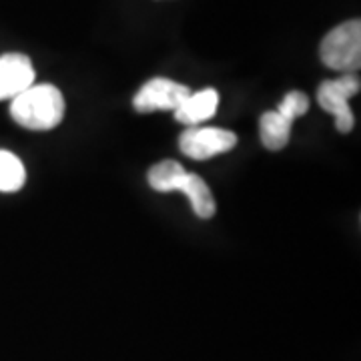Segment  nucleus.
<instances>
[{
    "instance_id": "nucleus-9",
    "label": "nucleus",
    "mask_w": 361,
    "mask_h": 361,
    "mask_svg": "<svg viewBox=\"0 0 361 361\" xmlns=\"http://www.w3.org/2000/svg\"><path fill=\"white\" fill-rule=\"evenodd\" d=\"M291 127H293V123L279 115L277 111L263 113L261 123H259V133H261L263 147L267 151H281L291 139Z\"/></svg>"
},
{
    "instance_id": "nucleus-1",
    "label": "nucleus",
    "mask_w": 361,
    "mask_h": 361,
    "mask_svg": "<svg viewBox=\"0 0 361 361\" xmlns=\"http://www.w3.org/2000/svg\"><path fill=\"white\" fill-rule=\"evenodd\" d=\"M65 97L52 85H32L11 103L14 123L28 130H51L65 116Z\"/></svg>"
},
{
    "instance_id": "nucleus-5",
    "label": "nucleus",
    "mask_w": 361,
    "mask_h": 361,
    "mask_svg": "<svg viewBox=\"0 0 361 361\" xmlns=\"http://www.w3.org/2000/svg\"><path fill=\"white\" fill-rule=\"evenodd\" d=\"M191 89L175 82L171 78H151L145 82L133 99V106L139 113H153V111H175L187 97Z\"/></svg>"
},
{
    "instance_id": "nucleus-7",
    "label": "nucleus",
    "mask_w": 361,
    "mask_h": 361,
    "mask_svg": "<svg viewBox=\"0 0 361 361\" xmlns=\"http://www.w3.org/2000/svg\"><path fill=\"white\" fill-rule=\"evenodd\" d=\"M217 106H219V92L215 89H203L199 92H191L173 113H175V121L195 127L215 116Z\"/></svg>"
},
{
    "instance_id": "nucleus-6",
    "label": "nucleus",
    "mask_w": 361,
    "mask_h": 361,
    "mask_svg": "<svg viewBox=\"0 0 361 361\" xmlns=\"http://www.w3.org/2000/svg\"><path fill=\"white\" fill-rule=\"evenodd\" d=\"M32 61L20 52H6L0 56V101L16 99L20 92L35 85Z\"/></svg>"
},
{
    "instance_id": "nucleus-4",
    "label": "nucleus",
    "mask_w": 361,
    "mask_h": 361,
    "mask_svg": "<svg viewBox=\"0 0 361 361\" xmlns=\"http://www.w3.org/2000/svg\"><path fill=\"white\" fill-rule=\"evenodd\" d=\"M235 145H237V135L217 127H201V129L191 127L179 139L183 155L193 161H207L211 157L229 153Z\"/></svg>"
},
{
    "instance_id": "nucleus-12",
    "label": "nucleus",
    "mask_w": 361,
    "mask_h": 361,
    "mask_svg": "<svg viewBox=\"0 0 361 361\" xmlns=\"http://www.w3.org/2000/svg\"><path fill=\"white\" fill-rule=\"evenodd\" d=\"M310 111V97L301 90H291L285 94V99L279 104L277 113L281 116H285L287 121H295L299 116H303Z\"/></svg>"
},
{
    "instance_id": "nucleus-10",
    "label": "nucleus",
    "mask_w": 361,
    "mask_h": 361,
    "mask_svg": "<svg viewBox=\"0 0 361 361\" xmlns=\"http://www.w3.org/2000/svg\"><path fill=\"white\" fill-rule=\"evenodd\" d=\"M185 167L177 161H161L149 169V185L159 193H173L179 189L180 179L185 177Z\"/></svg>"
},
{
    "instance_id": "nucleus-3",
    "label": "nucleus",
    "mask_w": 361,
    "mask_h": 361,
    "mask_svg": "<svg viewBox=\"0 0 361 361\" xmlns=\"http://www.w3.org/2000/svg\"><path fill=\"white\" fill-rule=\"evenodd\" d=\"M360 89V78L355 75H343L336 80H323L317 89V103L323 111L334 115L339 133H349L355 125L353 113L349 109V99L357 94Z\"/></svg>"
},
{
    "instance_id": "nucleus-2",
    "label": "nucleus",
    "mask_w": 361,
    "mask_h": 361,
    "mask_svg": "<svg viewBox=\"0 0 361 361\" xmlns=\"http://www.w3.org/2000/svg\"><path fill=\"white\" fill-rule=\"evenodd\" d=\"M319 56L327 68L353 75L361 65V23L348 20L329 30L322 40Z\"/></svg>"
},
{
    "instance_id": "nucleus-11",
    "label": "nucleus",
    "mask_w": 361,
    "mask_h": 361,
    "mask_svg": "<svg viewBox=\"0 0 361 361\" xmlns=\"http://www.w3.org/2000/svg\"><path fill=\"white\" fill-rule=\"evenodd\" d=\"M26 180V169L23 161L11 151L0 149V191L16 193L23 189Z\"/></svg>"
},
{
    "instance_id": "nucleus-8",
    "label": "nucleus",
    "mask_w": 361,
    "mask_h": 361,
    "mask_svg": "<svg viewBox=\"0 0 361 361\" xmlns=\"http://www.w3.org/2000/svg\"><path fill=\"white\" fill-rule=\"evenodd\" d=\"M177 191H183L187 195V199L191 201V207H193L195 215L201 217V219H211L215 215V199H213V193L209 189L205 180L201 179L199 175L195 173H185V177L180 179L179 189Z\"/></svg>"
}]
</instances>
